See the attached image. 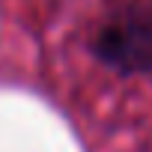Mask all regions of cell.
<instances>
[{
  "label": "cell",
  "mask_w": 152,
  "mask_h": 152,
  "mask_svg": "<svg viewBox=\"0 0 152 152\" xmlns=\"http://www.w3.org/2000/svg\"><path fill=\"white\" fill-rule=\"evenodd\" d=\"M90 51L99 63L119 75L152 72V15L137 3L116 6L96 27Z\"/></svg>",
  "instance_id": "1"
}]
</instances>
